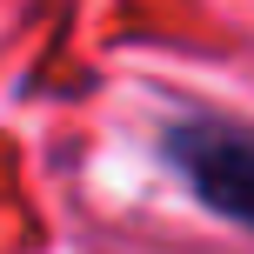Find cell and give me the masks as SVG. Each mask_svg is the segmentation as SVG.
Returning a JSON list of instances; mask_svg holds the SVG:
<instances>
[{
    "label": "cell",
    "mask_w": 254,
    "mask_h": 254,
    "mask_svg": "<svg viewBox=\"0 0 254 254\" xmlns=\"http://www.w3.org/2000/svg\"><path fill=\"white\" fill-rule=\"evenodd\" d=\"M161 147L174 161V174L214 214L254 228V134H234L221 121H181V127H167Z\"/></svg>",
    "instance_id": "1"
}]
</instances>
